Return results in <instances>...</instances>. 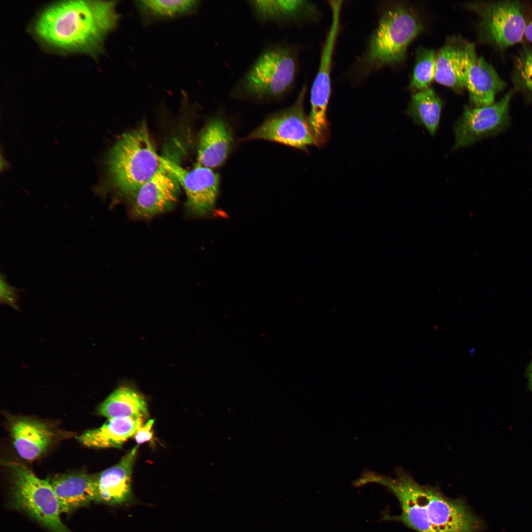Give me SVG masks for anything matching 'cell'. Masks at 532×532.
Masks as SVG:
<instances>
[{
  "label": "cell",
  "instance_id": "1",
  "mask_svg": "<svg viewBox=\"0 0 532 532\" xmlns=\"http://www.w3.org/2000/svg\"><path fill=\"white\" fill-rule=\"evenodd\" d=\"M118 0H62L43 9L32 31L46 46L66 53L96 56L122 19Z\"/></svg>",
  "mask_w": 532,
  "mask_h": 532
},
{
  "label": "cell",
  "instance_id": "2",
  "mask_svg": "<svg viewBox=\"0 0 532 532\" xmlns=\"http://www.w3.org/2000/svg\"><path fill=\"white\" fill-rule=\"evenodd\" d=\"M298 71L295 47L282 42L268 43L233 86L230 96L259 101L281 99L292 89Z\"/></svg>",
  "mask_w": 532,
  "mask_h": 532
},
{
  "label": "cell",
  "instance_id": "3",
  "mask_svg": "<svg viewBox=\"0 0 532 532\" xmlns=\"http://www.w3.org/2000/svg\"><path fill=\"white\" fill-rule=\"evenodd\" d=\"M107 162L114 186L132 197L162 165L145 123L121 135L111 148Z\"/></svg>",
  "mask_w": 532,
  "mask_h": 532
},
{
  "label": "cell",
  "instance_id": "4",
  "mask_svg": "<svg viewBox=\"0 0 532 532\" xmlns=\"http://www.w3.org/2000/svg\"><path fill=\"white\" fill-rule=\"evenodd\" d=\"M422 26L415 13L402 5L386 9L369 40L363 63L371 70L403 60Z\"/></svg>",
  "mask_w": 532,
  "mask_h": 532
},
{
  "label": "cell",
  "instance_id": "5",
  "mask_svg": "<svg viewBox=\"0 0 532 532\" xmlns=\"http://www.w3.org/2000/svg\"><path fill=\"white\" fill-rule=\"evenodd\" d=\"M12 476L10 505L25 513L50 532H72L62 522L57 496L49 481L24 465L8 464Z\"/></svg>",
  "mask_w": 532,
  "mask_h": 532
},
{
  "label": "cell",
  "instance_id": "6",
  "mask_svg": "<svg viewBox=\"0 0 532 532\" xmlns=\"http://www.w3.org/2000/svg\"><path fill=\"white\" fill-rule=\"evenodd\" d=\"M342 2L329 1L332 13L331 25L322 48L318 70L311 90V110L308 119L318 146L325 144L329 138L327 111L331 93L332 60L339 32Z\"/></svg>",
  "mask_w": 532,
  "mask_h": 532
},
{
  "label": "cell",
  "instance_id": "7",
  "mask_svg": "<svg viewBox=\"0 0 532 532\" xmlns=\"http://www.w3.org/2000/svg\"><path fill=\"white\" fill-rule=\"evenodd\" d=\"M469 5L481 17L479 29L482 41L504 50L522 40L526 17L520 1L480 2Z\"/></svg>",
  "mask_w": 532,
  "mask_h": 532
},
{
  "label": "cell",
  "instance_id": "8",
  "mask_svg": "<svg viewBox=\"0 0 532 532\" xmlns=\"http://www.w3.org/2000/svg\"><path fill=\"white\" fill-rule=\"evenodd\" d=\"M306 90L304 84L292 105L270 115L245 139L267 140L305 151L317 146L304 110Z\"/></svg>",
  "mask_w": 532,
  "mask_h": 532
},
{
  "label": "cell",
  "instance_id": "9",
  "mask_svg": "<svg viewBox=\"0 0 532 532\" xmlns=\"http://www.w3.org/2000/svg\"><path fill=\"white\" fill-rule=\"evenodd\" d=\"M510 90L499 101L484 107L466 106L453 127L455 143L452 151L470 146L481 139L496 134L507 124Z\"/></svg>",
  "mask_w": 532,
  "mask_h": 532
},
{
  "label": "cell",
  "instance_id": "10",
  "mask_svg": "<svg viewBox=\"0 0 532 532\" xmlns=\"http://www.w3.org/2000/svg\"><path fill=\"white\" fill-rule=\"evenodd\" d=\"M163 166L176 177L185 191L187 211L191 215L202 216L214 208L218 197L219 175L211 168L196 165L187 170L176 163L161 158Z\"/></svg>",
  "mask_w": 532,
  "mask_h": 532
},
{
  "label": "cell",
  "instance_id": "11",
  "mask_svg": "<svg viewBox=\"0 0 532 532\" xmlns=\"http://www.w3.org/2000/svg\"><path fill=\"white\" fill-rule=\"evenodd\" d=\"M396 477L371 475L370 482L382 484L388 488L399 500L401 508L399 515H385L383 520L400 521L418 532H435L429 522L420 494V484L404 469L398 467Z\"/></svg>",
  "mask_w": 532,
  "mask_h": 532
},
{
  "label": "cell",
  "instance_id": "12",
  "mask_svg": "<svg viewBox=\"0 0 532 532\" xmlns=\"http://www.w3.org/2000/svg\"><path fill=\"white\" fill-rule=\"evenodd\" d=\"M420 494L435 532H475L479 521L461 500L443 496L437 489L420 484Z\"/></svg>",
  "mask_w": 532,
  "mask_h": 532
},
{
  "label": "cell",
  "instance_id": "13",
  "mask_svg": "<svg viewBox=\"0 0 532 532\" xmlns=\"http://www.w3.org/2000/svg\"><path fill=\"white\" fill-rule=\"evenodd\" d=\"M180 185L175 175L162 164L133 197L132 215L136 219H150L169 210L177 202Z\"/></svg>",
  "mask_w": 532,
  "mask_h": 532
},
{
  "label": "cell",
  "instance_id": "14",
  "mask_svg": "<svg viewBox=\"0 0 532 532\" xmlns=\"http://www.w3.org/2000/svg\"><path fill=\"white\" fill-rule=\"evenodd\" d=\"M466 56V87L474 107H484L494 103L497 93L503 90L506 83L493 66L479 57L473 43L464 46Z\"/></svg>",
  "mask_w": 532,
  "mask_h": 532
},
{
  "label": "cell",
  "instance_id": "15",
  "mask_svg": "<svg viewBox=\"0 0 532 532\" xmlns=\"http://www.w3.org/2000/svg\"><path fill=\"white\" fill-rule=\"evenodd\" d=\"M138 445L118 463L97 474L95 502L119 506L132 501V474Z\"/></svg>",
  "mask_w": 532,
  "mask_h": 532
},
{
  "label": "cell",
  "instance_id": "16",
  "mask_svg": "<svg viewBox=\"0 0 532 532\" xmlns=\"http://www.w3.org/2000/svg\"><path fill=\"white\" fill-rule=\"evenodd\" d=\"M96 474H59L49 482L57 496L61 513L71 512L95 501Z\"/></svg>",
  "mask_w": 532,
  "mask_h": 532
},
{
  "label": "cell",
  "instance_id": "17",
  "mask_svg": "<svg viewBox=\"0 0 532 532\" xmlns=\"http://www.w3.org/2000/svg\"><path fill=\"white\" fill-rule=\"evenodd\" d=\"M224 119H211L199 137L196 165L209 168L220 166L227 159L232 147L231 130Z\"/></svg>",
  "mask_w": 532,
  "mask_h": 532
},
{
  "label": "cell",
  "instance_id": "18",
  "mask_svg": "<svg viewBox=\"0 0 532 532\" xmlns=\"http://www.w3.org/2000/svg\"><path fill=\"white\" fill-rule=\"evenodd\" d=\"M10 431L17 454L32 461L39 457L51 445L54 433L44 423L28 418H17L10 422Z\"/></svg>",
  "mask_w": 532,
  "mask_h": 532
},
{
  "label": "cell",
  "instance_id": "19",
  "mask_svg": "<svg viewBox=\"0 0 532 532\" xmlns=\"http://www.w3.org/2000/svg\"><path fill=\"white\" fill-rule=\"evenodd\" d=\"M254 17L261 24H292L315 16L316 8L301 0H255L246 1Z\"/></svg>",
  "mask_w": 532,
  "mask_h": 532
},
{
  "label": "cell",
  "instance_id": "20",
  "mask_svg": "<svg viewBox=\"0 0 532 532\" xmlns=\"http://www.w3.org/2000/svg\"><path fill=\"white\" fill-rule=\"evenodd\" d=\"M141 417L108 419L100 427L86 431L78 437L83 445L90 448L120 447L144 424Z\"/></svg>",
  "mask_w": 532,
  "mask_h": 532
},
{
  "label": "cell",
  "instance_id": "21",
  "mask_svg": "<svg viewBox=\"0 0 532 532\" xmlns=\"http://www.w3.org/2000/svg\"><path fill=\"white\" fill-rule=\"evenodd\" d=\"M134 6L143 24L173 20L194 15L199 10V0H138Z\"/></svg>",
  "mask_w": 532,
  "mask_h": 532
},
{
  "label": "cell",
  "instance_id": "22",
  "mask_svg": "<svg viewBox=\"0 0 532 532\" xmlns=\"http://www.w3.org/2000/svg\"><path fill=\"white\" fill-rule=\"evenodd\" d=\"M466 56L464 47L443 46L436 55L434 79L455 90L466 87Z\"/></svg>",
  "mask_w": 532,
  "mask_h": 532
},
{
  "label": "cell",
  "instance_id": "23",
  "mask_svg": "<svg viewBox=\"0 0 532 532\" xmlns=\"http://www.w3.org/2000/svg\"><path fill=\"white\" fill-rule=\"evenodd\" d=\"M98 410L99 414L107 419L116 417L146 419L148 416L144 397L127 387L115 390L99 405Z\"/></svg>",
  "mask_w": 532,
  "mask_h": 532
},
{
  "label": "cell",
  "instance_id": "24",
  "mask_svg": "<svg viewBox=\"0 0 532 532\" xmlns=\"http://www.w3.org/2000/svg\"><path fill=\"white\" fill-rule=\"evenodd\" d=\"M443 102L432 88L419 91L411 96L405 113L433 136L439 126Z\"/></svg>",
  "mask_w": 532,
  "mask_h": 532
},
{
  "label": "cell",
  "instance_id": "25",
  "mask_svg": "<svg viewBox=\"0 0 532 532\" xmlns=\"http://www.w3.org/2000/svg\"><path fill=\"white\" fill-rule=\"evenodd\" d=\"M435 58L433 50L425 48L418 49L410 88L419 91L429 88L434 79Z\"/></svg>",
  "mask_w": 532,
  "mask_h": 532
},
{
  "label": "cell",
  "instance_id": "26",
  "mask_svg": "<svg viewBox=\"0 0 532 532\" xmlns=\"http://www.w3.org/2000/svg\"><path fill=\"white\" fill-rule=\"evenodd\" d=\"M513 80L522 91L532 94V48L523 45L515 59Z\"/></svg>",
  "mask_w": 532,
  "mask_h": 532
},
{
  "label": "cell",
  "instance_id": "27",
  "mask_svg": "<svg viewBox=\"0 0 532 532\" xmlns=\"http://www.w3.org/2000/svg\"><path fill=\"white\" fill-rule=\"evenodd\" d=\"M0 299L3 303L17 308V295L16 289L7 284L4 279H0Z\"/></svg>",
  "mask_w": 532,
  "mask_h": 532
},
{
  "label": "cell",
  "instance_id": "28",
  "mask_svg": "<svg viewBox=\"0 0 532 532\" xmlns=\"http://www.w3.org/2000/svg\"><path fill=\"white\" fill-rule=\"evenodd\" d=\"M154 419H150L136 432L134 437L137 445L150 440L153 436L152 427Z\"/></svg>",
  "mask_w": 532,
  "mask_h": 532
},
{
  "label": "cell",
  "instance_id": "29",
  "mask_svg": "<svg viewBox=\"0 0 532 532\" xmlns=\"http://www.w3.org/2000/svg\"><path fill=\"white\" fill-rule=\"evenodd\" d=\"M524 35L528 40L532 42V13L526 17V26Z\"/></svg>",
  "mask_w": 532,
  "mask_h": 532
},
{
  "label": "cell",
  "instance_id": "30",
  "mask_svg": "<svg viewBox=\"0 0 532 532\" xmlns=\"http://www.w3.org/2000/svg\"><path fill=\"white\" fill-rule=\"evenodd\" d=\"M526 375L528 379V388L532 392V360L527 369Z\"/></svg>",
  "mask_w": 532,
  "mask_h": 532
}]
</instances>
